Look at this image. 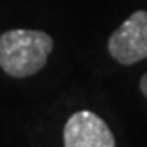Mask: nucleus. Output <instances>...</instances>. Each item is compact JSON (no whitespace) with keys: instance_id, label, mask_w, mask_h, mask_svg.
Returning a JSON list of instances; mask_svg holds the SVG:
<instances>
[{"instance_id":"nucleus-4","label":"nucleus","mask_w":147,"mask_h":147,"mask_svg":"<svg viewBox=\"0 0 147 147\" xmlns=\"http://www.w3.org/2000/svg\"><path fill=\"white\" fill-rule=\"evenodd\" d=\"M140 90H142V94L147 98V73L140 78Z\"/></svg>"},{"instance_id":"nucleus-2","label":"nucleus","mask_w":147,"mask_h":147,"mask_svg":"<svg viewBox=\"0 0 147 147\" xmlns=\"http://www.w3.org/2000/svg\"><path fill=\"white\" fill-rule=\"evenodd\" d=\"M108 53L122 66L147 59V11H136L115 28L108 39Z\"/></svg>"},{"instance_id":"nucleus-3","label":"nucleus","mask_w":147,"mask_h":147,"mask_svg":"<svg viewBox=\"0 0 147 147\" xmlns=\"http://www.w3.org/2000/svg\"><path fill=\"white\" fill-rule=\"evenodd\" d=\"M64 147H115V138L99 115L80 110L66 121Z\"/></svg>"},{"instance_id":"nucleus-1","label":"nucleus","mask_w":147,"mask_h":147,"mask_svg":"<svg viewBox=\"0 0 147 147\" xmlns=\"http://www.w3.org/2000/svg\"><path fill=\"white\" fill-rule=\"evenodd\" d=\"M53 39L43 30L13 28L0 34V67L13 78L34 76L46 66Z\"/></svg>"}]
</instances>
